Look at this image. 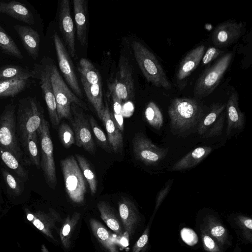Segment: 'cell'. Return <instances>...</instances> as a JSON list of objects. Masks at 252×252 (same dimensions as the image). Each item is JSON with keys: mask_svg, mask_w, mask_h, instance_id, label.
<instances>
[{"mask_svg": "<svg viewBox=\"0 0 252 252\" xmlns=\"http://www.w3.org/2000/svg\"><path fill=\"white\" fill-rule=\"evenodd\" d=\"M171 131L175 134L187 136L192 132L205 115L203 108L195 99H173L168 107Z\"/></svg>", "mask_w": 252, "mask_h": 252, "instance_id": "1", "label": "cell"}, {"mask_svg": "<svg viewBox=\"0 0 252 252\" xmlns=\"http://www.w3.org/2000/svg\"><path fill=\"white\" fill-rule=\"evenodd\" d=\"M44 118L43 110L36 98L28 96L19 100L16 127L19 141L25 154L30 137L36 131Z\"/></svg>", "mask_w": 252, "mask_h": 252, "instance_id": "2", "label": "cell"}, {"mask_svg": "<svg viewBox=\"0 0 252 252\" xmlns=\"http://www.w3.org/2000/svg\"><path fill=\"white\" fill-rule=\"evenodd\" d=\"M16 106L6 105L0 115V147L12 153L22 165L29 166L31 161L23 150L16 127Z\"/></svg>", "mask_w": 252, "mask_h": 252, "instance_id": "3", "label": "cell"}, {"mask_svg": "<svg viewBox=\"0 0 252 252\" xmlns=\"http://www.w3.org/2000/svg\"><path fill=\"white\" fill-rule=\"evenodd\" d=\"M131 46L135 60L147 80L157 87L170 89L171 85L155 55L137 41H134Z\"/></svg>", "mask_w": 252, "mask_h": 252, "instance_id": "4", "label": "cell"}, {"mask_svg": "<svg viewBox=\"0 0 252 252\" xmlns=\"http://www.w3.org/2000/svg\"><path fill=\"white\" fill-rule=\"evenodd\" d=\"M51 81L55 98L57 111L60 121L63 118L72 120L71 104L84 109L86 106L68 87L54 64L50 67Z\"/></svg>", "mask_w": 252, "mask_h": 252, "instance_id": "5", "label": "cell"}, {"mask_svg": "<svg viewBox=\"0 0 252 252\" xmlns=\"http://www.w3.org/2000/svg\"><path fill=\"white\" fill-rule=\"evenodd\" d=\"M65 191L71 200L78 204L83 203L87 191L86 181L78 163L73 156L60 161Z\"/></svg>", "mask_w": 252, "mask_h": 252, "instance_id": "6", "label": "cell"}, {"mask_svg": "<svg viewBox=\"0 0 252 252\" xmlns=\"http://www.w3.org/2000/svg\"><path fill=\"white\" fill-rule=\"evenodd\" d=\"M233 57L232 52L223 55L200 75L193 89L196 97L202 98L214 92L228 69Z\"/></svg>", "mask_w": 252, "mask_h": 252, "instance_id": "7", "label": "cell"}, {"mask_svg": "<svg viewBox=\"0 0 252 252\" xmlns=\"http://www.w3.org/2000/svg\"><path fill=\"white\" fill-rule=\"evenodd\" d=\"M41 150L40 166L49 187L55 189L57 184L53 144L48 122L44 118L36 130Z\"/></svg>", "mask_w": 252, "mask_h": 252, "instance_id": "8", "label": "cell"}, {"mask_svg": "<svg viewBox=\"0 0 252 252\" xmlns=\"http://www.w3.org/2000/svg\"><path fill=\"white\" fill-rule=\"evenodd\" d=\"M132 147L135 158L149 165L158 164L168 152V148L157 146L141 132L135 134L132 139Z\"/></svg>", "mask_w": 252, "mask_h": 252, "instance_id": "9", "label": "cell"}, {"mask_svg": "<svg viewBox=\"0 0 252 252\" xmlns=\"http://www.w3.org/2000/svg\"><path fill=\"white\" fill-rule=\"evenodd\" d=\"M109 89L121 101H128L134 96L132 68L129 60L125 56H121L120 58L119 70Z\"/></svg>", "mask_w": 252, "mask_h": 252, "instance_id": "10", "label": "cell"}, {"mask_svg": "<svg viewBox=\"0 0 252 252\" xmlns=\"http://www.w3.org/2000/svg\"><path fill=\"white\" fill-rule=\"evenodd\" d=\"M226 103H215L201 119L197 127L198 133L208 138L220 135L222 132L225 119Z\"/></svg>", "mask_w": 252, "mask_h": 252, "instance_id": "11", "label": "cell"}, {"mask_svg": "<svg viewBox=\"0 0 252 252\" xmlns=\"http://www.w3.org/2000/svg\"><path fill=\"white\" fill-rule=\"evenodd\" d=\"M51 65L34 64L33 69L34 76L33 78L39 79V84L47 105L50 122L54 126L59 124L57 111V106L51 81Z\"/></svg>", "mask_w": 252, "mask_h": 252, "instance_id": "12", "label": "cell"}, {"mask_svg": "<svg viewBox=\"0 0 252 252\" xmlns=\"http://www.w3.org/2000/svg\"><path fill=\"white\" fill-rule=\"evenodd\" d=\"M60 69L66 81L75 94L81 97L82 93L75 73L70 56L57 32L53 35Z\"/></svg>", "mask_w": 252, "mask_h": 252, "instance_id": "13", "label": "cell"}, {"mask_svg": "<svg viewBox=\"0 0 252 252\" xmlns=\"http://www.w3.org/2000/svg\"><path fill=\"white\" fill-rule=\"evenodd\" d=\"M77 106L73 104V118L71 120L76 144L80 148L82 147L90 154L94 155L95 151V144L89 120L82 111L77 109Z\"/></svg>", "mask_w": 252, "mask_h": 252, "instance_id": "14", "label": "cell"}, {"mask_svg": "<svg viewBox=\"0 0 252 252\" xmlns=\"http://www.w3.org/2000/svg\"><path fill=\"white\" fill-rule=\"evenodd\" d=\"M244 27L242 22L227 21L219 24L212 34L213 44L221 48L233 44L241 36Z\"/></svg>", "mask_w": 252, "mask_h": 252, "instance_id": "15", "label": "cell"}, {"mask_svg": "<svg viewBox=\"0 0 252 252\" xmlns=\"http://www.w3.org/2000/svg\"><path fill=\"white\" fill-rule=\"evenodd\" d=\"M59 29L71 57L75 55V28L70 14L69 0L60 2L59 11Z\"/></svg>", "mask_w": 252, "mask_h": 252, "instance_id": "16", "label": "cell"}, {"mask_svg": "<svg viewBox=\"0 0 252 252\" xmlns=\"http://www.w3.org/2000/svg\"><path fill=\"white\" fill-rule=\"evenodd\" d=\"M25 212L30 222L46 236L55 240L53 232L56 222L60 219L56 211L50 209L48 213H45L41 211L32 212L25 209Z\"/></svg>", "mask_w": 252, "mask_h": 252, "instance_id": "17", "label": "cell"}, {"mask_svg": "<svg viewBox=\"0 0 252 252\" xmlns=\"http://www.w3.org/2000/svg\"><path fill=\"white\" fill-rule=\"evenodd\" d=\"M118 209L125 232L132 237L139 221L138 210L133 202L126 197H122L119 200Z\"/></svg>", "mask_w": 252, "mask_h": 252, "instance_id": "18", "label": "cell"}, {"mask_svg": "<svg viewBox=\"0 0 252 252\" xmlns=\"http://www.w3.org/2000/svg\"><path fill=\"white\" fill-rule=\"evenodd\" d=\"M226 112L227 118L226 135L243 129L245 123L244 114L238 107V95L233 93L226 103Z\"/></svg>", "mask_w": 252, "mask_h": 252, "instance_id": "19", "label": "cell"}, {"mask_svg": "<svg viewBox=\"0 0 252 252\" xmlns=\"http://www.w3.org/2000/svg\"><path fill=\"white\" fill-rule=\"evenodd\" d=\"M204 45L198 46L188 52L180 63L176 80L178 83L185 81L197 67L205 53Z\"/></svg>", "mask_w": 252, "mask_h": 252, "instance_id": "20", "label": "cell"}, {"mask_svg": "<svg viewBox=\"0 0 252 252\" xmlns=\"http://www.w3.org/2000/svg\"><path fill=\"white\" fill-rule=\"evenodd\" d=\"M14 29L19 35L23 45L29 55L36 60L39 55L40 35L38 32L28 26L16 25Z\"/></svg>", "mask_w": 252, "mask_h": 252, "instance_id": "21", "label": "cell"}, {"mask_svg": "<svg viewBox=\"0 0 252 252\" xmlns=\"http://www.w3.org/2000/svg\"><path fill=\"white\" fill-rule=\"evenodd\" d=\"M101 121L105 127L110 145L115 153H122L123 148V135L114 122L108 105L106 102Z\"/></svg>", "mask_w": 252, "mask_h": 252, "instance_id": "22", "label": "cell"}, {"mask_svg": "<svg viewBox=\"0 0 252 252\" xmlns=\"http://www.w3.org/2000/svg\"><path fill=\"white\" fill-rule=\"evenodd\" d=\"M73 8L77 36L80 44L84 47L88 40L87 1L73 0Z\"/></svg>", "mask_w": 252, "mask_h": 252, "instance_id": "23", "label": "cell"}, {"mask_svg": "<svg viewBox=\"0 0 252 252\" xmlns=\"http://www.w3.org/2000/svg\"><path fill=\"white\" fill-rule=\"evenodd\" d=\"M0 13L29 25L34 24L32 12L23 4L15 0L0 1Z\"/></svg>", "mask_w": 252, "mask_h": 252, "instance_id": "24", "label": "cell"}, {"mask_svg": "<svg viewBox=\"0 0 252 252\" xmlns=\"http://www.w3.org/2000/svg\"><path fill=\"white\" fill-rule=\"evenodd\" d=\"M213 150L210 146L198 147L189 152L172 167L173 171H180L191 168L206 158Z\"/></svg>", "mask_w": 252, "mask_h": 252, "instance_id": "25", "label": "cell"}, {"mask_svg": "<svg viewBox=\"0 0 252 252\" xmlns=\"http://www.w3.org/2000/svg\"><path fill=\"white\" fill-rule=\"evenodd\" d=\"M90 225L94 236L107 252H119L113 235L100 222L92 218Z\"/></svg>", "mask_w": 252, "mask_h": 252, "instance_id": "26", "label": "cell"}, {"mask_svg": "<svg viewBox=\"0 0 252 252\" xmlns=\"http://www.w3.org/2000/svg\"><path fill=\"white\" fill-rule=\"evenodd\" d=\"M80 79L83 89L89 101L93 106L98 117L101 120L104 110L101 83L91 84L81 77Z\"/></svg>", "mask_w": 252, "mask_h": 252, "instance_id": "27", "label": "cell"}, {"mask_svg": "<svg viewBox=\"0 0 252 252\" xmlns=\"http://www.w3.org/2000/svg\"><path fill=\"white\" fill-rule=\"evenodd\" d=\"M100 217L107 226L118 236L124 235V231L121 220L118 217L109 204L104 201H99L97 204Z\"/></svg>", "mask_w": 252, "mask_h": 252, "instance_id": "28", "label": "cell"}, {"mask_svg": "<svg viewBox=\"0 0 252 252\" xmlns=\"http://www.w3.org/2000/svg\"><path fill=\"white\" fill-rule=\"evenodd\" d=\"M34 76L33 70L14 65H7L0 68V81L23 80Z\"/></svg>", "mask_w": 252, "mask_h": 252, "instance_id": "29", "label": "cell"}, {"mask_svg": "<svg viewBox=\"0 0 252 252\" xmlns=\"http://www.w3.org/2000/svg\"><path fill=\"white\" fill-rule=\"evenodd\" d=\"M81 218L78 212H74L72 216L68 215L65 220L60 232L62 243L65 249H68L71 244V238L73 232Z\"/></svg>", "mask_w": 252, "mask_h": 252, "instance_id": "30", "label": "cell"}, {"mask_svg": "<svg viewBox=\"0 0 252 252\" xmlns=\"http://www.w3.org/2000/svg\"><path fill=\"white\" fill-rule=\"evenodd\" d=\"M29 83V79L0 81V97H14L23 91Z\"/></svg>", "mask_w": 252, "mask_h": 252, "instance_id": "31", "label": "cell"}, {"mask_svg": "<svg viewBox=\"0 0 252 252\" xmlns=\"http://www.w3.org/2000/svg\"><path fill=\"white\" fill-rule=\"evenodd\" d=\"M78 69L80 77L89 84L101 83V77L99 71L89 60L86 58L81 59Z\"/></svg>", "mask_w": 252, "mask_h": 252, "instance_id": "32", "label": "cell"}, {"mask_svg": "<svg viewBox=\"0 0 252 252\" xmlns=\"http://www.w3.org/2000/svg\"><path fill=\"white\" fill-rule=\"evenodd\" d=\"M0 157L3 163L24 181L28 180V171L12 153L0 147Z\"/></svg>", "mask_w": 252, "mask_h": 252, "instance_id": "33", "label": "cell"}, {"mask_svg": "<svg viewBox=\"0 0 252 252\" xmlns=\"http://www.w3.org/2000/svg\"><path fill=\"white\" fill-rule=\"evenodd\" d=\"M75 158L82 173L89 184L91 193L94 195L96 193L97 188L96 176L87 158L79 154H76Z\"/></svg>", "mask_w": 252, "mask_h": 252, "instance_id": "34", "label": "cell"}, {"mask_svg": "<svg viewBox=\"0 0 252 252\" xmlns=\"http://www.w3.org/2000/svg\"><path fill=\"white\" fill-rule=\"evenodd\" d=\"M144 115L148 124L156 129H160L163 124V115L159 107L154 101H151L147 104Z\"/></svg>", "mask_w": 252, "mask_h": 252, "instance_id": "35", "label": "cell"}, {"mask_svg": "<svg viewBox=\"0 0 252 252\" xmlns=\"http://www.w3.org/2000/svg\"><path fill=\"white\" fill-rule=\"evenodd\" d=\"M0 49L4 53L22 59L23 55L13 39L0 26Z\"/></svg>", "mask_w": 252, "mask_h": 252, "instance_id": "36", "label": "cell"}, {"mask_svg": "<svg viewBox=\"0 0 252 252\" xmlns=\"http://www.w3.org/2000/svg\"><path fill=\"white\" fill-rule=\"evenodd\" d=\"M38 146V135L36 131L32 134L29 139L26 154L32 164L35 165L38 169H39L41 168V166Z\"/></svg>", "mask_w": 252, "mask_h": 252, "instance_id": "37", "label": "cell"}, {"mask_svg": "<svg viewBox=\"0 0 252 252\" xmlns=\"http://www.w3.org/2000/svg\"><path fill=\"white\" fill-rule=\"evenodd\" d=\"M89 122L99 145L106 152L109 153H113V151L110 145L108 138H107L103 131L98 125L95 119L91 116L89 118Z\"/></svg>", "mask_w": 252, "mask_h": 252, "instance_id": "38", "label": "cell"}, {"mask_svg": "<svg viewBox=\"0 0 252 252\" xmlns=\"http://www.w3.org/2000/svg\"><path fill=\"white\" fill-rule=\"evenodd\" d=\"M58 132L61 142L65 148H68L75 143L74 131L66 123H63L60 126Z\"/></svg>", "mask_w": 252, "mask_h": 252, "instance_id": "39", "label": "cell"}, {"mask_svg": "<svg viewBox=\"0 0 252 252\" xmlns=\"http://www.w3.org/2000/svg\"><path fill=\"white\" fill-rule=\"evenodd\" d=\"M2 174L7 187L14 195H19L23 190L18 181L5 169L2 170Z\"/></svg>", "mask_w": 252, "mask_h": 252, "instance_id": "40", "label": "cell"}, {"mask_svg": "<svg viewBox=\"0 0 252 252\" xmlns=\"http://www.w3.org/2000/svg\"><path fill=\"white\" fill-rule=\"evenodd\" d=\"M181 236L183 241L187 244L193 246L198 242L197 236L195 232L190 228H184L181 231Z\"/></svg>", "mask_w": 252, "mask_h": 252, "instance_id": "41", "label": "cell"}, {"mask_svg": "<svg viewBox=\"0 0 252 252\" xmlns=\"http://www.w3.org/2000/svg\"><path fill=\"white\" fill-rule=\"evenodd\" d=\"M223 51L219 48L214 47H211L204 53L202 58V63L204 65L210 63L211 62L216 59L220 55L223 54Z\"/></svg>", "mask_w": 252, "mask_h": 252, "instance_id": "42", "label": "cell"}, {"mask_svg": "<svg viewBox=\"0 0 252 252\" xmlns=\"http://www.w3.org/2000/svg\"><path fill=\"white\" fill-rule=\"evenodd\" d=\"M148 229H146L143 234L135 243L132 252H140L145 247L148 241Z\"/></svg>", "mask_w": 252, "mask_h": 252, "instance_id": "43", "label": "cell"}, {"mask_svg": "<svg viewBox=\"0 0 252 252\" xmlns=\"http://www.w3.org/2000/svg\"><path fill=\"white\" fill-rule=\"evenodd\" d=\"M173 180H169L165 184V186L160 190L158 194L156 207H157L162 202V200L165 198L170 190L171 185L172 184Z\"/></svg>", "mask_w": 252, "mask_h": 252, "instance_id": "44", "label": "cell"}, {"mask_svg": "<svg viewBox=\"0 0 252 252\" xmlns=\"http://www.w3.org/2000/svg\"><path fill=\"white\" fill-rule=\"evenodd\" d=\"M225 232L224 228L221 225H217L212 227L211 229V234L216 237L222 236Z\"/></svg>", "mask_w": 252, "mask_h": 252, "instance_id": "45", "label": "cell"}, {"mask_svg": "<svg viewBox=\"0 0 252 252\" xmlns=\"http://www.w3.org/2000/svg\"><path fill=\"white\" fill-rule=\"evenodd\" d=\"M203 242L209 250L213 251L215 249L216 245L214 241L209 236L204 235L203 237Z\"/></svg>", "mask_w": 252, "mask_h": 252, "instance_id": "46", "label": "cell"}, {"mask_svg": "<svg viewBox=\"0 0 252 252\" xmlns=\"http://www.w3.org/2000/svg\"><path fill=\"white\" fill-rule=\"evenodd\" d=\"M252 220L251 219H246L244 221V225L249 229H252Z\"/></svg>", "mask_w": 252, "mask_h": 252, "instance_id": "47", "label": "cell"}]
</instances>
